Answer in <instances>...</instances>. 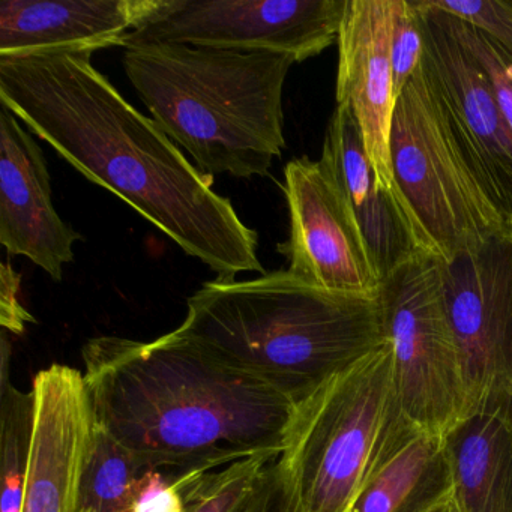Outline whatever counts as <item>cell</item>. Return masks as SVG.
Masks as SVG:
<instances>
[{"mask_svg":"<svg viewBox=\"0 0 512 512\" xmlns=\"http://www.w3.org/2000/svg\"><path fill=\"white\" fill-rule=\"evenodd\" d=\"M92 53L0 56V101L88 181L106 188L169 236L217 280L266 274L259 236L214 176L181 149L104 77Z\"/></svg>","mask_w":512,"mask_h":512,"instance_id":"1","label":"cell"},{"mask_svg":"<svg viewBox=\"0 0 512 512\" xmlns=\"http://www.w3.org/2000/svg\"><path fill=\"white\" fill-rule=\"evenodd\" d=\"M82 355L95 421L145 469L209 472L286 446L295 404L176 329L92 338Z\"/></svg>","mask_w":512,"mask_h":512,"instance_id":"2","label":"cell"},{"mask_svg":"<svg viewBox=\"0 0 512 512\" xmlns=\"http://www.w3.org/2000/svg\"><path fill=\"white\" fill-rule=\"evenodd\" d=\"M176 331L293 404L388 344L379 296L344 295L289 271L209 281Z\"/></svg>","mask_w":512,"mask_h":512,"instance_id":"3","label":"cell"},{"mask_svg":"<svg viewBox=\"0 0 512 512\" xmlns=\"http://www.w3.org/2000/svg\"><path fill=\"white\" fill-rule=\"evenodd\" d=\"M292 56L152 43L124 70L167 137L206 175L265 176L286 148L283 89Z\"/></svg>","mask_w":512,"mask_h":512,"instance_id":"4","label":"cell"},{"mask_svg":"<svg viewBox=\"0 0 512 512\" xmlns=\"http://www.w3.org/2000/svg\"><path fill=\"white\" fill-rule=\"evenodd\" d=\"M403 416L388 344L296 404L277 463L298 511H349Z\"/></svg>","mask_w":512,"mask_h":512,"instance_id":"5","label":"cell"},{"mask_svg":"<svg viewBox=\"0 0 512 512\" xmlns=\"http://www.w3.org/2000/svg\"><path fill=\"white\" fill-rule=\"evenodd\" d=\"M395 199L418 250L449 262L512 229L458 151L421 67L395 104Z\"/></svg>","mask_w":512,"mask_h":512,"instance_id":"6","label":"cell"},{"mask_svg":"<svg viewBox=\"0 0 512 512\" xmlns=\"http://www.w3.org/2000/svg\"><path fill=\"white\" fill-rule=\"evenodd\" d=\"M379 302L401 409L416 427L445 436L466 415V388L440 260L419 251L382 281Z\"/></svg>","mask_w":512,"mask_h":512,"instance_id":"7","label":"cell"},{"mask_svg":"<svg viewBox=\"0 0 512 512\" xmlns=\"http://www.w3.org/2000/svg\"><path fill=\"white\" fill-rule=\"evenodd\" d=\"M421 71L469 169L512 229V130L466 37L464 22L415 0Z\"/></svg>","mask_w":512,"mask_h":512,"instance_id":"8","label":"cell"},{"mask_svg":"<svg viewBox=\"0 0 512 512\" xmlns=\"http://www.w3.org/2000/svg\"><path fill=\"white\" fill-rule=\"evenodd\" d=\"M347 0H164L124 47L170 43L304 62L337 43Z\"/></svg>","mask_w":512,"mask_h":512,"instance_id":"9","label":"cell"},{"mask_svg":"<svg viewBox=\"0 0 512 512\" xmlns=\"http://www.w3.org/2000/svg\"><path fill=\"white\" fill-rule=\"evenodd\" d=\"M446 313L457 341L466 415L512 395V238L440 262Z\"/></svg>","mask_w":512,"mask_h":512,"instance_id":"10","label":"cell"},{"mask_svg":"<svg viewBox=\"0 0 512 512\" xmlns=\"http://www.w3.org/2000/svg\"><path fill=\"white\" fill-rule=\"evenodd\" d=\"M283 190L290 236L278 250L289 259L287 271L329 292L379 296L382 283L364 239L320 161H290Z\"/></svg>","mask_w":512,"mask_h":512,"instance_id":"11","label":"cell"},{"mask_svg":"<svg viewBox=\"0 0 512 512\" xmlns=\"http://www.w3.org/2000/svg\"><path fill=\"white\" fill-rule=\"evenodd\" d=\"M35 415L22 512H80L94 445V407L79 368L52 364L32 380Z\"/></svg>","mask_w":512,"mask_h":512,"instance_id":"12","label":"cell"},{"mask_svg":"<svg viewBox=\"0 0 512 512\" xmlns=\"http://www.w3.org/2000/svg\"><path fill=\"white\" fill-rule=\"evenodd\" d=\"M392 11L394 0H347L337 41L335 95L337 104L349 106L358 122L377 187L395 199L389 149L397 104L391 62Z\"/></svg>","mask_w":512,"mask_h":512,"instance_id":"13","label":"cell"},{"mask_svg":"<svg viewBox=\"0 0 512 512\" xmlns=\"http://www.w3.org/2000/svg\"><path fill=\"white\" fill-rule=\"evenodd\" d=\"M82 236L53 206L49 166L43 149L20 119L0 109V244L10 256L28 257L55 281L74 262Z\"/></svg>","mask_w":512,"mask_h":512,"instance_id":"14","label":"cell"},{"mask_svg":"<svg viewBox=\"0 0 512 512\" xmlns=\"http://www.w3.org/2000/svg\"><path fill=\"white\" fill-rule=\"evenodd\" d=\"M164 0H2L0 56L124 47Z\"/></svg>","mask_w":512,"mask_h":512,"instance_id":"15","label":"cell"},{"mask_svg":"<svg viewBox=\"0 0 512 512\" xmlns=\"http://www.w3.org/2000/svg\"><path fill=\"white\" fill-rule=\"evenodd\" d=\"M319 161L352 214L382 283L419 253L418 245L397 200L377 187L358 122L346 104L332 113Z\"/></svg>","mask_w":512,"mask_h":512,"instance_id":"16","label":"cell"},{"mask_svg":"<svg viewBox=\"0 0 512 512\" xmlns=\"http://www.w3.org/2000/svg\"><path fill=\"white\" fill-rule=\"evenodd\" d=\"M452 499L445 440L403 416L383 440L347 512H434Z\"/></svg>","mask_w":512,"mask_h":512,"instance_id":"17","label":"cell"},{"mask_svg":"<svg viewBox=\"0 0 512 512\" xmlns=\"http://www.w3.org/2000/svg\"><path fill=\"white\" fill-rule=\"evenodd\" d=\"M443 440L457 512H512V395L464 416Z\"/></svg>","mask_w":512,"mask_h":512,"instance_id":"18","label":"cell"},{"mask_svg":"<svg viewBox=\"0 0 512 512\" xmlns=\"http://www.w3.org/2000/svg\"><path fill=\"white\" fill-rule=\"evenodd\" d=\"M10 344L2 337V386H0V449L2 496L0 512H22L34 431V392L20 391L8 376Z\"/></svg>","mask_w":512,"mask_h":512,"instance_id":"19","label":"cell"},{"mask_svg":"<svg viewBox=\"0 0 512 512\" xmlns=\"http://www.w3.org/2000/svg\"><path fill=\"white\" fill-rule=\"evenodd\" d=\"M149 469L140 466L100 425L83 479L80 512H134Z\"/></svg>","mask_w":512,"mask_h":512,"instance_id":"20","label":"cell"},{"mask_svg":"<svg viewBox=\"0 0 512 512\" xmlns=\"http://www.w3.org/2000/svg\"><path fill=\"white\" fill-rule=\"evenodd\" d=\"M275 460L262 455L220 470L179 473L187 512H248L263 472Z\"/></svg>","mask_w":512,"mask_h":512,"instance_id":"21","label":"cell"},{"mask_svg":"<svg viewBox=\"0 0 512 512\" xmlns=\"http://www.w3.org/2000/svg\"><path fill=\"white\" fill-rule=\"evenodd\" d=\"M424 38L415 0H394L391 29V62L395 95L400 97L421 67Z\"/></svg>","mask_w":512,"mask_h":512,"instance_id":"22","label":"cell"},{"mask_svg":"<svg viewBox=\"0 0 512 512\" xmlns=\"http://www.w3.org/2000/svg\"><path fill=\"white\" fill-rule=\"evenodd\" d=\"M496 41L512 56V0H427Z\"/></svg>","mask_w":512,"mask_h":512,"instance_id":"23","label":"cell"},{"mask_svg":"<svg viewBox=\"0 0 512 512\" xmlns=\"http://www.w3.org/2000/svg\"><path fill=\"white\" fill-rule=\"evenodd\" d=\"M466 37L482 70L490 80L494 97L512 130V56L482 32L464 23Z\"/></svg>","mask_w":512,"mask_h":512,"instance_id":"24","label":"cell"},{"mask_svg":"<svg viewBox=\"0 0 512 512\" xmlns=\"http://www.w3.org/2000/svg\"><path fill=\"white\" fill-rule=\"evenodd\" d=\"M134 512H187L179 473L164 475L163 470H148Z\"/></svg>","mask_w":512,"mask_h":512,"instance_id":"25","label":"cell"},{"mask_svg":"<svg viewBox=\"0 0 512 512\" xmlns=\"http://www.w3.org/2000/svg\"><path fill=\"white\" fill-rule=\"evenodd\" d=\"M22 277L10 263L0 266V325L11 334H25L26 325L35 323V317L23 307L19 299Z\"/></svg>","mask_w":512,"mask_h":512,"instance_id":"26","label":"cell"},{"mask_svg":"<svg viewBox=\"0 0 512 512\" xmlns=\"http://www.w3.org/2000/svg\"><path fill=\"white\" fill-rule=\"evenodd\" d=\"M248 512H299L277 460L263 472Z\"/></svg>","mask_w":512,"mask_h":512,"instance_id":"27","label":"cell"},{"mask_svg":"<svg viewBox=\"0 0 512 512\" xmlns=\"http://www.w3.org/2000/svg\"><path fill=\"white\" fill-rule=\"evenodd\" d=\"M434 512H457V509H455L454 503H452V500H449L448 503H445V505L440 506L439 509H436Z\"/></svg>","mask_w":512,"mask_h":512,"instance_id":"28","label":"cell"}]
</instances>
